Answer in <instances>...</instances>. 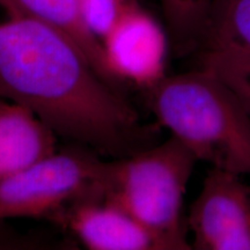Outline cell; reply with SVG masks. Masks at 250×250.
Here are the masks:
<instances>
[{
    "mask_svg": "<svg viewBox=\"0 0 250 250\" xmlns=\"http://www.w3.org/2000/svg\"><path fill=\"white\" fill-rule=\"evenodd\" d=\"M0 96L102 154L123 158L153 145L154 129L77 43L14 0H0Z\"/></svg>",
    "mask_w": 250,
    "mask_h": 250,
    "instance_id": "obj_1",
    "label": "cell"
},
{
    "mask_svg": "<svg viewBox=\"0 0 250 250\" xmlns=\"http://www.w3.org/2000/svg\"><path fill=\"white\" fill-rule=\"evenodd\" d=\"M159 125L197 160L237 175H250V112L204 68L167 76L144 92Z\"/></svg>",
    "mask_w": 250,
    "mask_h": 250,
    "instance_id": "obj_2",
    "label": "cell"
},
{
    "mask_svg": "<svg viewBox=\"0 0 250 250\" xmlns=\"http://www.w3.org/2000/svg\"><path fill=\"white\" fill-rule=\"evenodd\" d=\"M198 161L170 136L133 154L105 161L103 195L124 208L152 234L160 250H189L183 201Z\"/></svg>",
    "mask_w": 250,
    "mask_h": 250,
    "instance_id": "obj_3",
    "label": "cell"
},
{
    "mask_svg": "<svg viewBox=\"0 0 250 250\" xmlns=\"http://www.w3.org/2000/svg\"><path fill=\"white\" fill-rule=\"evenodd\" d=\"M104 164L83 148L56 149L0 181V220L49 218L58 221L70 206L102 195Z\"/></svg>",
    "mask_w": 250,
    "mask_h": 250,
    "instance_id": "obj_4",
    "label": "cell"
},
{
    "mask_svg": "<svg viewBox=\"0 0 250 250\" xmlns=\"http://www.w3.org/2000/svg\"><path fill=\"white\" fill-rule=\"evenodd\" d=\"M105 62L120 85L143 92L168 76L171 49L165 23L136 0L117 19L101 41Z\"/></svg>",
    "mask_w": 250,
    "mask_h": 250,
    "instance_id": "obj_5",
    "label": "cell"
},
{
    "mask_svg": "<svg viewBox=\"0 0 250 250\" xmlns=\"http://www.w3.org/2000/svg\"><path fill=\"white\" fill-rule=\"evenodd\" d=\"M213 168L190 208L188 230L197 250H250V186Z\"/></svg>",
    "mask_w": 250,
    "mask_h": 250,
    "instance_id": "obj_6",
    "label": "cell"
},
{
    "mask_svg": "<svg viewBox=\"0 0 250 250\" xmlns=\"http://www.w3.org/2000/svg\"><path fill=\"white\" fill-rule=\"evenodd\" d=\"M58 223L89 250H160L143 225L103 193L70 206Z\"/></svg>",
    "mask_w": 250,
    "mask_h": 250,
    "instance_id": "obj_7",
    "label": "cell"
},
{
    "mask_svg": "<svg viewBox=\"0 0 250 250\" xmlns=\"http://www.w3.org/2000/svg\"><path fill=\"white\" fill-rule=\"evenodd\" d=\"M56 136L30 109L0 96V181L54 153Z\"/></svg>",
    "mask_w": 250,
    "mask_h": 250,
    "instance_id": "obj_8",
    "label": "cell"
},
{
    "mask_svg": "<svg viewBox=\"0 0 250 250\" xmlns=\"http://www.w3.org/2000/svg\"><path fill=\"white\" fill-rule=\"evenodd\" d=\"M30 13L54 24L77 43L100 77L115 89L124 92L105 62L102 44L87 29L78 0H14Z\"/></svg>",
    "mask_w": 250,
    "mask_h": 250,
    "instance_id": "obj_9",
    "label": "cell"
},
{
    "mask_svg": "<svg viewBox=\"0 0 250 250\" xmlns=\"http://www.w3.org/2000/svg\"><path fill=\"white\" fill-rule=\"evenodd\" d=\"M224 49L250 52V0L212 1L196 52Z\"/></svg>",
    "mask_w": 250,
    "mask_h": 250,
    "instance_id": "obj_10",
    "label": "cell"
},
{
    "mask_svg": "<svg viewBox=\"0 0 250 250\" xmlns=\"http://www.w3.org/2000/svg\"><path fill=\"white\" fill-rule=\"evenodd\" d=\"M213 0H159L171 50L177 56L195 54Z\"/></svg>",
    "mask_w": 250,
    "mask_h": 250,
    "instance_id": "obj_11",
    "label": "cell"
},
{
    "mask_svg": "<svg viewBox=\"0 0 250 250\" xmlns=\"http://www.w3.org/2000/svg\"><path fill=\"white\" fill-rule=\"evenodd\" d=\"M197 67L218 78L250 112V52L241 50H203L196 52Z\"/></svg>",
    "mask_w": 250,
    "mask_h": 250,
    "instance_id": "obj_12",
    "label": "cell"
},
{
    "mask_svg": "<svg viewBox=\"0 0 250 250\" xmlns=\"http://www.w3.org/2000/svg\"><path fill=\"white\" fill-rule=\"evenodd\" d=\"M136 0H78L87 29L101 41L114 26L121 14Z\"/></svg>",
    "mask_w": 250,
    "mask_h": 250,
    "instance_id": "obj_13",
    "label": "cell"
}]
</instances>
